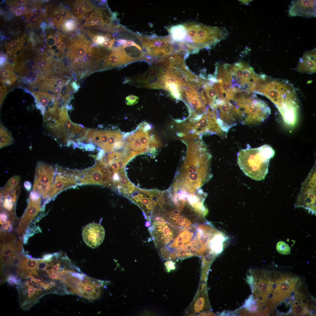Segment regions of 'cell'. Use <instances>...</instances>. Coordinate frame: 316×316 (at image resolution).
I'll return each mask as SVG.
<instances>
[{"label":"cell","mask_w":316,"mask_h":316,"mask_svg":"<svg viewBox=\"0 0 316 316\" xmlns=\"http://www.w3.org/2000/svg\"><path fill=\"white\" fill-rule=\"evenodd\" d=\"M32 279V280L33 281L35 282L37 284L41 285L42 283V280L39 278H36L35 279L33 276H31Z\"/></svg>","instance_id":"91938a15"},{"label":"cell","mask_w":316,"mask_h":316,"mask_svg":"<svg viewBox=\"0 0 316 316\" xmlns=\"http://www.w3.org/2000/svg\"><path fill=\"white\" fill-rule=\"evenodd\" d=\"M56 167L54 182L46 203L54 198L61 191L79 185L78 170L63 168L59 166Z\"/></svg>","instance_id":"4fadbf2b"},{"label":"cell","mask_w":316,"mask_h":316,"mask_svg":"<svg viewBox=\"0 0 316 316\" xmlns=\"http://www.w3.org/2000/svg\"><path fill=\"white\" fill-rule=\"evenodd\" d=\"M25 268L30 270H33L37 268L38 261L36 259H28L23 260Z\"/></svg>","instance_id":"8d00e7d4"},{"label":"cell","mask_w":316,"mask_h":316,"mask_svg":"<svg viewBox=\"0 0 316 316\" xmlns=\"http://www.w3.org/2000/svg\"><path fill=\"white\" fill-rule=\"evenodd\" d=\"M276 248L277 251L282 255H287L291 253L290 247L283 241H279L276 245Z\"/></svg>","instance_id":"d590c367"},{"label":"cell","mask_w":316,"mask_h":316,"mask_svg":"<svg viewBox=\"0 0 316 316\" xmlns=\"http://www.w3.org/2000/svg\"><path fill=\"white\" fill-rule=\"evenodd\" d=\"M175 263L171 260L166 261L164 264L166 269L168 272L175 269Z\"/></svg>","instance_id":"bcb514c9"},{"label":"cell","mask_w":316,"mask_h":316,"mask_svg":"<svg viewBox=\"0 0 316 316\" xmlns=\"http://www.w3.org/2000/svg\"><path fill=\"white\" fill-rule=\"evenodd\" d=\"M8 218V216L6 212H1L0 214V223L2 224L3 222L7 221Z\"/></svg>","instance_id":"f5cc1de1"},{"label":"cell","mask_w":316,"mask_h":316,"mask_svg":"<svg viewBox=\"0 0 316 316\" xmlns=\"http://www.w3.org/2000/svg\"><path fill=\"white\" fill-rule=\"evenodd\" d=\"M7 281L8 283L11 285L17 284L20 281V280L18 279L14 275H9Z\"/></svg>","instance_id":"f6af8a7d"},{"label":"cell","mask_w":316,"mask_h":316,"mask_svg":"<svg viewBox=\"0 0 316 316\" xmlns=\"http://www.w3.org/2000/svg\"><path fill=\"white\" fill-rule=\"evenodd\" d=\"M1 259L3 262L11 263V257L5 254L1 253Z\"/></svg>","instance_id":"7dc6e473"},{"label":"cell","mask_w":316,"mask_h":316,"mask_svg":"<svg viewBox=\"0 0 316 316\" xmlns=\"http://www.w3.org/2000/svg\"><path fill=\"white\" fill-rule=\"evenodd\" d=\"M274 154V149L268 145L242 149L237 153V163L246 175L260 181L264 179L268 173L269 160Z\"/></svg>","instance_id":"3957f363"},{"label":"cell","mask_w":316,"mask_h":316,"mask_svg":"<svg viewBox=\"0 0 316 316\" xmlns=\"http://www.w3.org/2000/svg\"><path fill=\"white\" fill-rule=\"evenodd\" d=\"M288 13L291 17H316V0L292 1L289 6Z\"/></svg>","instance_id":"ffe728a7"},{"label":"cell","mask_w":316,"mask_h":316,"mask_svg":"<svg viewBox=\"0 0 316 316\" xmlns=\"http://www.w3.org/2000/svg\"><path fill=\"white\" fill-rule=\"evenodd\" d=\"M152 222L151 221L147 220L146 221L145 223V226L147 227H150L151 225Z\"/></svg>","instance_id":"6125c7cd"},{"label":"cell","mask_w":316,"mask_h":316,"mask_svg":"<svg viewBox=\"0 0 316 316\" xmlns=\"http://www.w3.org/2000/svg\"><path fill=\"white\" fill-rule=\"evenodd\" d=\"M236 102L238 105V118L242 124L258 125L264 121L271 114L268 104L255 96H247Z\"/></svg>","instance_id":"5b68a950"},{"label":"cell","mask_w":316,"mask_h":316,"mask_svg":"<svg viewBox=\"0 0 316 316\" xmlns=\"http://www.w3.org/2000/svg\"><path fill=\"white\" fill-rule=\"evenodd\" d=\"M79 185H101L112 188L113 173L109 166L102 160L97 159L93 166L78 170Z\"/></svg>","instance_id":"9c48e42d"},{"label":"cell","mask_w":316,"mask_h":316,"mask_svg":"<svg viewBox=\"0 0 316 316\" xmlns=\"http://www.w3.org/2000/svg\"><path fill=\"white\" fill-rule=\"evenodd\" d=\"M195 237L203 247L209 248V243L214 236L218 231L209 224L196 225Z\"/></svg>","instance_id":"cb8c5ba5"},{"label":"cell","mask_w":316,"mask_h":316,"mask_svg":"<svg viewBox=\"0 0 316 316\" xmlns=\"http://www.w3.org/2000/svg\"><path fill=\"white\" fill-rule=\"evenodd\" d=\"M183 131L180 135L201 137L205 134H219L222 131L219 126L212 107L206 112L195 118H189L181 124Z\"/></svg>","instance_id":"8992f818"},{"label":"cell","mask_w":316,"mask_h":316,"mask_svg":"<svg viewBox=\"0 0 316 316\" xmlns=\"http://www.w3.org/2000/svg\"><path fill=\"white\" fill-rule=\"evenodd\" d=\"M53 21L55 25L59 28L63 22V18L59 12L54 13L52 15Z\"/></svg>","instance_id":"f35d334b"},{"label":"cell","mask_w":316,"mask_h":316,"mask_svg":"<svg viewBox=\"0 0 316 316\" xmlns=\"http://www.w3.org/2000/svg\"><path fill=\"white\" fill-rule=\"evenodd\" d=\"M48 262L45 260H41L38 261L37 268L40 269L45 270L47 268L48 265Z\"/></svg>","instance_id":"7bdbcfd3"},{"label":"cell","mask_w":316,"mask_h":316,"mask_svg":"<svg viewBox=\"0 0 316 316\" xmlns=\"http://www.w3.org/2000/svg\"><path fill=\"white\" fill-rule=\"evenodd\" d=\"M29 285V286L28 288L27 291L29 295H28L30 297L32 295H34L35 294L36 292L34 291V288L32 287H31L30 285Z\"/></svg>","instance_id":"db71d44e"},{"label":"cell","mask_w":316,"mask_h":316,"mask_svg":"<svg viewBox=\"0 0 316 316\" xmlns=\"http://www.w3.org/2000/svg\"><path fill=\"white\" fill-rule=\"evenodd\" d=\"M130 134L127 141L126 148L131 150L133 156L146 151L150 152L153 149L155 143V135H150L148 132H145L138 128Z\"/></svg>","instance_id":"9a60e30c"},{"label":"cell","mask_w":316,"mask_h":316,"mask_svg":"<svg viewBox=\"0 0 316 316\" xmlns=\"http://www.w3.org/2000/svg\"><path fill=\"white\" fill-rule=\"evenodd\" d=\"M62 29L65 32H72L76 28V22L75 20L67 18L63 20L62 23Z\"/></svg>","instance_id":"836d02e7"},{"label":"cell","mask_w":316,"mask_h":316,"mask_svg":"<svg viewBox=\"0 0 316 316\" xmlns=\"http://www.w3.org/2000/svg\"><path fill=\"white\" fill-rule=\"evenodd\" d=\"M314 166L303 182L295 207H303L316 214V169Z\"/></svg>","instance_id":"7c38bea8"},{"label":"cell","mask_w":316,"mask_h":316,"mask_svg":"<svg viewBox=\"0 0 316 316\" xmlns=\"http://www.w3.org/2000/svg\"><path fill=\"white\" fill-rule=\"evenodd\" d=\"M71 12L77 19L80 21L85 19L87 15L82 7L81 1H76L73 3Z\"/></svg>","instance_id":"1f68e13d"},{"label":"cell","mask_w":316,"mask_h":316,"mask_svg":"<svg viewBox=\"0 0 316 316\" xmlns=\"http://www.w3.org/2000/svg\"><path fill=\"white\" fill-rule=\"evenodd\" d=\"M287 281H284V280L281 281V282L279 283L276 288V291H279L280 294H280L281 295V296L282 297V294L284 295L285 294H287L290 291V290L291 289H292V288H291V287H292V286H290L289 283Z\"/></svg>","instance_id":"e575fe53"},{"label":"cell","mask_w":316,"mask_h":316,"mask_svg":"<svg viewBox=\"0 0 316 316\" xmlns=\"http://www.w3.org/2000/svg\"><path fill=\"white\" fill-rule=\"evenodd\" d=\"M160 248L159 253L161 257L165 259L168 258L169 256V250L168 248L165 247H162Z\"/></svg>","instance_id":"ee69618b"},{"label":"cell","mask_w":316,"mask_h":316,"mask_svg":"<svg viewBox=\"0 0 316 316\" xmlns=\"http://www.w3.org/2000/svg\"><path fill=\"white\" fill-rule=\"evenodd\" d=\"M255 93L270 99L278 109L285 123L293 126L297 122L299 106L291 87L284 82L268 80L266 77L259 86Z\"/></svg>","instance_id":"7a4b0ae2"},{"label":"cell","mask_w":316,"mask_h":316,"mask_svg":"<svg viewBox=\"0 0 316 316\" xmlns=\"http://www.w3.org/2000/svg\"><path fill=\"white\" fill-rule=\"evenodd\" d=\"M26 1L24 0H19L17 1V4L19 5H22Z\"/></svg>","instance_id":"e7e4bbea"},{"label":"cell","mask_w":316,"mask_h":316,"mask_svg":"<svg viewBox=\"0 0 316 316\" xmlns=\"http://www.w3.org/2000/svg\"><path fill=\"white\" fill-rule=\"evenodd\" d=\"M11 225L10 221H7L3 223L1 227L3 229L6 230L8 229V227Z\"/></svg>","instance_id":"9f6ffc18"},{"label":"cell","mask_w":316,"mask_h":316,"mask_svg":"<svg viewBox=\"0 0 316 316\" xmlns=\"http://www.w3.org/2000/svg\"><path fill=\"white\" fill-rule=\"evenodd\" d=\"M165 71L163 78V88L169 91L174 97L181 98L180 83L171 73Z\"/></svg>","instance_id":"d4e9b609"},{"label":"cell","mask_w":316,"mask_h":316,"mask_svg":"<svg viewBox=\"0 0 316 316\" xmlns=\"http://www.w3.org/2000/svg\"><path fill=\"white\" fill-rule=\"evenodd\" d=\"M167 29L169 35L173 41L181 45L184 42L186 37V31L183 24L173 25Z\"/></svg>","instance_id":"4316f807"},{"label":"cell","mask_w":316,"mask_h":316,"mask_svg":"<svg viewBox=\"0 0 316 316\" xmlns=\"http://www.w3.org/2000/svg\"><path fill=\"white\" fill-rule=\"evenodd\" d=\"M39 232H42V231L40 227L38 226L36 227L35 232V234Z\"/></svg>","instance_id":"be15d7a7"},{"label":"cell","mask_w":316,"mask_h":316,"mask_svg":"<svg viewBox=\"0 0 316 316\" xmlns=\"http://www.w3.org/2000/svg\"><path fill=\"white\" fill-rule=\"evenodd\" d=\"M28 19L29 23L32 25L35 24L37 21V18L32 15L28 16Z\"/></svg>","instance_id":"f907efd6"},{"label":"cell","mask_w":316,"mask_h":316,"mask_svg":"<svg viewBox=\"0 0 316 316\" xmlns=\"http://www.w3.org/2000/svg\"><path fill=\"white\" fill-rule=\"evenodd\" d=\"M32 15L33 16L37 18H38L41 16V11L39 9H35L32 11Z\"/></svg>","instance_id":"816d5d0a"},{"label":"cell","mask_w":316,"mask_h":316,"mask_svg":"<svg viewBox=\"0 0 316 316\" xmlns=\"http://www.w3.org/2000/svg\"><path fill=\"white\" fill-rule=\"evenodd\" d=\"M6 87L4 86H0V104H2L4 98L6 94Z\"/></svg>","instance_id":"c3c4849f"},{"label":"cell","mask_w":316,"mask_h":316,"mask_svg":"<svg viewBox=\"0 0 316 316\" xmlns=\"http://www.w3.org/2000/svg\"><path fill=\"white\" fill-rule=\"evenodd\" d=\"M19 43L18 41L13 40L11 41L8 43V50L12 52H16L19 48Z\"/></svg>","instance_id":"60d3db41"},{"label":"cell","mask_w":316,"mask_h":316,"mask_svg":"<svg viewBox=\"0 0 316 316\" xmlns=\"http://www.w3.org/2000/svg\"><path fill=\"white\" fill-rule=\"evenodd\" d=\"M181 98L188 105L190 111V118H195L206 113L209 107L202 101L197 92L198 89L189 85L181 86Z\"/></svg>","instance_id":"2e32d148"},{"label":"cell","mask_w":316,"mask_h":316,"mask_svg":"<svg viewBox=\"0 0 316 316\" xmlns=\"http://www.w3.org/2000/svg\"><path fill=\"white\" fill-rule=\"evenodd\" d=\"M13 67L7 64L1 70L0 81L3 86H10L16 79Z\"/></svg>","instance_id":"83f0119b"},{"label":"cell","mask_w":316,"mask_h":316,"mask_svg":"<svg viewBox=\"0 0 316 316\" xmlns=\"http://www.w3.org/2000/svg\"><path fill=\"white\" fill-rule=\"evenodd\" d=\"M296 68L297 71L301 73H315L316 71V50L306 51L301 58Z\"/></svg>","instance_id":"603a6c76"},{"label":"cell","mask_w":316,"mask_h":316,"mask_svg":"<svg viewBox=\"0 0 316 316\" xmlns=\"http://www.w3.org/2000/svg\"><path fill=\"white\" fill-rule=\"evenodd\" d=\"M47 41L48 45L50 47L54 45L55 42L53 36L51 35L48 36Z\"/></svg>","instance_id":"681fc988"},{"label":"cell","mask_w":316,"mask_h":316,"mask_svg":"<svg viewBox=\"0 0 316 316\" xmlns=\"http://www.w3.org/2000/svg\"><path fill=\"white\" fill-rule=\"evenodd\" d=\"M170 211L166 214L165 218H168V220H172V223H174L176 225H180L185 228L190 227L192 224L188 219L181 214V213L175 214H171L170 213Z\"/></svg>","instance_id":"f1b7e54d"},{"label":"cell","mask_w":316,"mask_h":316,"mask_svg":"<svg viewBox=\"0 0 316 316\" xmlns=\"http://www.w3.org/2000/svg\"><path fill=\"white\" fill-rule=\"evenodd\" d=\"M20 179L19 176H15L11 177L1 190V196L6 195L13 192L18 186Z\"/></svg>","instance_id":"f546056e"},{"label":"cell","mask_w":316,"mask_h":316,"mask_svg":"<svg viewBox=\"0 0 316 316\" xmlns=\"http://www.w3.org/2000/svg\"><path fill=\"white\" fill-rule=\"evenodd\" d=\"M82 236L83 240L87 245L92 248H96L103 241L105 231L99 224L92 223L84 227Z\"/></svg>","instance_id":"d6986e66"},{"label":"cell","mask_w":316,"mask_h":316,"mask_svg":"<svg viewBox=\"0 0 316 316\" xmlns=\"http://www.w3.org/2000/svg\"><path fill=\"white\" fill-rule=\"evenodd\" d=\"M143 49L146 60L157 62L165 57L177 52H180L178 45L174 42L169 35L163 37L143 36Z\"/></svg>","instance_id":"52a82bcc"},{"label":"cell","mask_w":316,"mask_h":316,"mask_svg":"<svg viewBox=\"0 0 316 316\" xmlns=\"http://www.w3.org/2000/svg\"><path fill=\"white\" fill-rule=\"evenodd\" d=\"M25 8L24 7H20L18 8L16 11V13L18 15H21L25 12Z\"/></svg>","instance_id":"11a10c76"},{"label":"cell","mask_w":316,"mask_h":316,"mask_svg":"<svg viewBox=\"0 0 316 316\" xmlns=\"http://www.w3.org/2000/svg\"><path fill=\"white\" fill-rule=\"evenodd\" d=\"M186 31V39L182 44L188 52L207 48L225 39L228 35L225 29L194 22L183 24Z\"/></svg>","instance_id":"277c9868"},{"label":"cell","mask_w":316,"mask_h":316,"mask_svg":"<svg viewBox=\"0 0 316 316\" xmlns=\"http://www.w3.org/2000/svg\"><path fill=\"white\" fill-rule=\"evenodd\" d=\"M303 310V305L302 303H294L293 306V311L296 315H301Z\"/></svg>","instance_id":"ab89813d"},{"label":"cell","mask_w":316,"mask_h":316,"mask_svg":"<svg viewBox=\"0 0 316 316\" xmlns=\"http://www.w3.org/2000/svg\"><path fill=\"white\" fill-rule=\"evenodd\" d=\"M212 108L217 123L223 131L227 132L236 125V117L232 110L231 104L227 99L222 104L216 103Z\"/></svg>","instance_id":"e0dca14e"},{"label":"cell","mask_w":316,"mask_h":316,"mask_svg":"<svg viewBox=\"0 0 316 316\" xmlns=\"http://www.w3.org/2000/svg\"><path fill=\"white\" fill-rule=\"evenodd\" d=\"M148 229L156 247L160 248L168 245L172 240L174 232L171 225L162 217L156 216Z\"/></svg>","instance_id":"5bb4252c"},{"label":"cell","mask_w":316,"mask_h":316,"mask_svg":"<svg viewBox=\"0 0 316 316\" xmlns=\"http://www.w3.org/2000/svg\"><path fill=\"white\" fill-rule=\"evenodd\" d=\"M14 142L11 133L2 124H0V148L10 145Z\"/></svg>","instance_id":"4dcf8cb0"},{"label":"cell","mask_w":316,"mask_h":316,"mask_svg":"<svg viewBox=\"0 0 316 316\" xmlns=\"http://www.w3.org/2000/svg\"><path fill=\"white\" fill-rule=\"evenodd\" d=\"M58 11L60 16L63 18L66 19L70 18L75 20V18H74L72 15L63 9H60Z\"/></svg>","instance_id":"b9f144b4"},{"label":"cell","mask_w":316,"mask_h":316,"mask_svg":"<svg viewBox=\"0 0 316 316\" xmlns=\"http://www.w3.org/2000/svg\"><path fill=\"white\" fill-rule=\"evenodd\" d=\"M123 138L122 135L118 131L87 129L82 142L93 144L104 153H107L123 147L124 144Z\"/></svg>","instance_id":"ba28073f"},{"label":"cell","mask_w":316,"mask_h":316,"mask_svg":"<svg viewBox=\"0 0 316 316\" xmlns=\"http://www.w3.org/2000/svg\"><path fill=\"white\" fill-rule=\"evenodd\" d=\"M29 236L26 233L23 236V242L24 244H27L28 243Z\"/></svg>","instance_id":"94428289"},{"label":"cell","mask_w":316,"mask_h":316,"mask_svg":"<svg viewBox=\"0 0 316 316\" xmlns=\"http://www.w3.org/2000/svg\"><path fill=\"white\" fill-rule=\"evenodd\" d=\"M84 26L114 32L120 25L117 22L116 15L113 13L105 1L101 7H96L88 13Z\"/></svg>","instance_id":"30bf717a"},{"label":"cell","mask_w":316,"mask_h":316,"mask_svg":"<svg viewBox=\"0 0 316 316\" xmlns=\"http://www.w3.org/2000/svg\"><path fill=\"white\" fill-rule=\"evenodd\" d=\"M11 263L15 266L19 265L21 263L20 258L17 257L14 259L12 261Z\"/></svg>","instance_id":"6f0895ef"},{"label":"cell","mask_w":316,"mask_h":316,"mask_svg":"<svg viewBox=\"0 0 316 316\" xmlns=\"http://www.w3.org/2000/svg\"><path fill=\"white\" fill-rule=\"evenodd\" d=\"M103 63L104 67H114L130 63L126 51L121 44H116Z\"/></svg>","instance_id":"7402d4cb"},{"label":"cell","mask_w":316,"mask_h":316,"mask_svg":"<svg viewBox=\"0 0 316 316\" xmlns=\"http://www.w3.org/2000/svg\"><path fill=\"white\" fill-rule=\"evenodd\" d=\"M37 105L44 116L51 114L59 109V103L55 97L48 92L33 91Z\"/></svg>","instance_id":"44dd1931"},{"label":"cell","mask_w":316,"mask_h":316,"mask_svg":"<svg viewBox=\"0 0 316 316\" xmlns=\"http://www.w3.org/2000/svg\"><path fill=\"white\" fill-rule=\"evenodd\" d=\"M91 42L83 35L73 36L68 40V56L75 61H79L85 54L92 47Z\"/></svg>","instance_id":"ac0fdd59"},{"label":"cell","mask_w":316,"mask_h":316,"mask_svg":"<svg viewBox=\"0 0 316 316\" xmlns=\"http://www.w3.org/2000/svg\"><path fill=\"white\" fill-rule=\"evenodd\" d=\"M56 170V167L39 162L36 166L32 191L47 200L53 184Z\"/></svg>","instance_id":"8fae6325"},{"label":"cell","mask_w":316,"mask_h":316,"mask_svg":"<svg viewBox=\"0 0 316 316\" xmlns=\"http://www.w3.org/2000/svg\"><path fill=\"white\" fill-rule=\"evenodd\" d=\"M139 98L133 95H130L126 98V104L128 105H132L136 104L139 100Z\"/></svg>","instance_id":"74e56055"},{"label":"cell","mask_w":316,"mask_h":316,"mask_svg":"<svg viewBox=\"0 0 316 316\" xmlns=\"http://www.w3.org/2000/svg\"><path fill=\"white\" fill-rule=\"evenodd\" d=\"M199 138L187 137L182 140L187 146L185 159L176 171L171 186L174 191L191 193L211 178L212 155Z\"/></svg>","instance_id":"6da1fadb"},{"label":"cell","mask_w":316,"mask_h":316,"mask_svg":"<svg viewBox=\"0 0 316 316\" xmlns=\"http://www.w3.org/2000/svg\"><path fill=\"white\" fill-rule=\"evenodd\" d=\"M179 232L178 235L171 242H181L186 245L190 242L194 236L193 232L185 229Z\"/></svg>","instance_id":"d6a6232c"},{"label":"cell","mask_w":316,"mask_h":316,"mask_svg":"<svg viewBox=\"0 0 316 316\" xmlns=\"http://www.w3.org/2000/svg\"><path fill=\"white\" fill-rule=\"evenodd\" d=\"M228 236L218 231L212 237L209 243V248L213 253L218 254L223 251Z\"/></svg>","instance_id":"484cf974"},{"label":"cell","mask_w":316,"mask_h":316,"mask_svg":"<svg viewBox=\"0 0 316 316\" xmlns=\"http://www.w3.org/2000/svg\"><path fill=\"white\" fill-rule=\"evenodd\" d=\"M24 186L27 190L29 191L31 188V184L28 181H25L24 183Z\"/></svg>","instance_id":"680465c9"}]
</instances>
